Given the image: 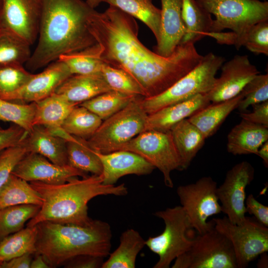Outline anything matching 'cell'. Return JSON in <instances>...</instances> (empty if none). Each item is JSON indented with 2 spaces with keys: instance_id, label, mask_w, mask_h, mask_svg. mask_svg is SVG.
I'll list each match as a JSON object with an SVG mask.
<instances>
[{
  "instance_id": "cell-4",
  "label": "cell",
  "mask_w": 268,
  "mask_h": 268,
  "mask_svg": "<svg viewBox=\"0 0 268 268\" xmlns=\"http://www.w3.org/2000/svg\"><path fill=\"white\" fill-rule=\"evenodd\" d=\"M36 226V253L42 255L51 268L64 266L80 255L104 258L110 254L112 231L106 222L92 219L80 225L45 221Z\"/></svg>"
},
{
  "instance_id": "cell-44",
  "label": "cell",
  "mask_w": 268,
  "mask_h": 268,
  "mask_svg": "<svg viewBox=\"0 0 268 268\" xmlns=\"http://www.w3.org/2000/svg\"><path fill=\"white\" fill-rule=\"evenodd\" d=\"M23 129L13 124L6 129L0 128V152L22 141L28 134Z\"/></svg>"
},
{
  "instance_id": "cell-15",
  "label": "cell",
  "mask_w": 268,
  "mask_h": 268,
  "mask_svg": "<svg viewBox=\"0 0 268 268\" xmlns=\"http://www.w3.org/2000/svg\"><path fill=\"white\" fill-rule=\"evenodd\" d=\"M220 76L216 78L212 89L207 93L212 103L231 99L241 93L246 85L260 71L247 55H235L224 63Z\"/></svg>"
},
{
  "instance_id": "cell-8",
  "label": "cell",
  "mask_w": 268,
  "mask_h": 268,
  "mask_svg": "<svg viewBox=\"0 0 268 268\" xmlns=\"http://www.w3.org/2000/svg\"><path fill=\"white\" fill-rule=\"evenodd\" d=\"M175 260L172 268H238L231 242L214 226L193 239L189 250Z\"/></svg>"
},
{
  "instance_id": "cell-16",
  "label": "cell",
  "mask_w": 268,
  "mask_h": 268,
  "mask_svg": "<svg viewBox=\"0 0 268 268\" xmlns=\"http://www.w3.org/2000/svg\"><path fill=\"white\" fill-rule=\"evenodd\" d=\"M71 75L67 65L58 59L42 72L33 74L20 88L2 99L23 103L38 102L55 93Z\"/></svg>"
},
{
  "instance_id": "cell-36",
  "label": "cell",
  "mask_w": 268,
  "mask_h": 268,
  "mask_svg": "<svg viewBox=\"0 0 268 268\" xmlns=\"http://www.w3.org/2000/svg\"><path fill=\"white\" fill-rule=\"evenodd\" d=\"M136 96L111 90L99 94L79 105L85 107L102 121L125 107Z\"/></svg>"
},
{
  "instance_id": "cell-39",
  "label": "cell",
  "mask_w": 268,
  "mask_h": 268,
  "mask_svg": "<svg viewBox=\"0 0 268 268\" xmlns=\"http://www.w3.org/2000/svg\"><path fill=\"white\" fill-rule=\"evenodd\" d=\"M32 74L20 63L0 64V98L18 90Z\"/></svg>"
},
{
  "instance_id": "cell-7",
  "label": "cell",
  "mask_w": 268,
  "mask_h": 268,
  "mask_svg": "<svg viewBox=\"0 0 268 268\" xmlns=\"http://www.w3.org/2000/svg\"><path fill=\"white\" fill-rule=\"evenodd\" d=\"M215 16L212 32L231 29L234 45L253 25L268 20V2L261 0H196Z\"/></svg>"
},
{
  "instance_id": "cell-20",
  "label": "cell",
  "mask_w": 268,
  "mask_h": 268,
  "mask_svg": "<svg viewBox=\"0 0 268 268\" xmlns=\"http://www.w3.org/2000/svg\"><path fill=\"white\" fill-rule=\"evenodd\" d=\"M209 104L210 102L206 93L198 94L185 101L164 107L148 115L145 130L170 131L176 124Z\"/></svg>"
},
{
  "instance_id": "cell-14",
  "label": "cell",
  "mask_w": 268,
  "mask_h": 268,
  "mask_svg": "<svg viewBox=\"0 0 268 268\" xmlns=\"http://www.w3.org/2000/svg\"><path fill=\"white\" fill-rule=\"evenodd\" d=\"M41 11V0H2L0 28L32 45L38 38Z\"/></svg>"
},
{
  "instance_id": "cell-35",
  "label": "cell",
  "mask_w": 268,
  "mask_h": 268,
  "mask_svg": "<svg viewBox=\"0 0 268 268\" xmlns=\"http://www.w3.org/2000/svg\"><path fill=\"white\" fill-rule=\"evenodd\" d=\"M41 206L24 204L0 209V240L23 228L25 223L34 217Z\"/></svg>"
},
{
  "instance_id": "cell-41",
  "label": "cell",
  "mask_w": 268,
  "mask_h": 268,
  "mask_svg": "<svg viewBox=\"0 0 268 268\" xmlns=\"http://www.w3.org/2000/svg\"><path fill=\"white\" fill-rule=\"evenodd\" d=\"M242 46L256 54L268 55V20L259 22L251 26L239 39L236 48Z\"/></svg>"
},
{
  "instance_id": "cell-3",
  "label": "cell",
  "mask_w": 268,
  "mask_h": 268,
  "mask_svg": "<svg viewBox=\"0 0 268 268\" xmlns=\"http://www.w3.org/2000/svg\"><path fill=\"white\" fill-rule=\"evenodd\" d=\"M77 177L59 184L29 182L43 201L39 211L29 220L26 226L33 227L45 221L86 225L92 220L88 215L87 204L91 200L98 196H122L128 193L125 184H104L102 174L88 176L81 179Z\"/></svg>"
},
{
  "instance_id": "cell-47",
  "label": "cell",
  "mask_w": 268,
  "mask_h": 268,
  "mask_svg": "<svg viewBox=\"0 0 268 268\" xmlns=\"http://www.w3.org/2000/svg\"><path fill=\"white\" fill-rule=\"evenodd\" d=\"M104 258L92 255H80L73 258L64 265L69 268H101Z\"/></svg>"
},
{
  "instance_id": "cell-2",
  "label": "cell",
  "mask_w": 268,
  "mask_h": 268,
  "mask_svg": "<svg viewBox=\"0 0 268 268\" xmlns=\"http://www.w3.org/2000/svg\"><path fill=\"white\" fill-rule=\"evenodd\" d=\"M38 42L25 63L35 70L63 55L83 50L96 44L87 26L95 9L82 0H41Z\"/></svg>"
},
{
  "instance_id": "cell-34",
  "label": "cell",
  "mask_w": 268,
  "mask_h": 268,
  "mask_svg": "<svg viewBox=\"0 0 268 268\" xmlns=\"http://www.w3.org/2000/svg\"><path fill=\"white\" fill-rule=\"evenodd\" d=\"M99 53L96 43L83 50L61 55L58 59L67 65L72 74H98L101 73L103 64Z\"/></svg>"
},
{
  "instance_id": "cell-5",
  "label": "cell",
  "mask_w": 268,
  "mask_h": 268,
  "mask_svg": "<svg viewBox=\"0 0 268 268\" xmlns=\"http://www.w3.org/2000/svg\"><path fill=\"white\" fill-rule=\"evenodd\" d=\"M136 96L125 107L102 121L87 142L94 151L108 153L120 150L137 135L145 131L148 116L142 100Z\"/></svg>"
},
{
  "instance_id": "cell-46",
  "label": "cell",
  "mask_w": 268,
  "mask_h": 268,
  "mask_svg": "<svg viewBox=\"0 0 268 268\" xmlns=\"http://www.w3.org/2000/svg\"><path fill=\"white\" fill-rule=\"evenodd\" d=\"M252 112H242V119L268 127V100L252 105Z\"/></svg>"
},
{
  "instance_id": "cell-18",
  "label": "cell",
  "mask_w": 268,
  "mask_h": 268,
  "mask_svg": "<svg viewBox=\"0 0 268 268\" xmlns=\"http://www.w3.org/2000/svg\"><path fill=\"white\" fill-rule=\"evenodd\" d=\"M102 165L103 183L114 185L118 180L128 175H146L155 167L148 161L134 152L117 150L108 153L94 151Z\"/></svg>"
},
{
  "instance_id": "cell-21",
  "label": "cell",
  "mask_w": 268,
  "mask_h": 268,
  "mask_svg": "<svg viewBox=\"0 0 268 268\" xmlns=\"http://www.w3.org/2000/svg\"><path fill=\"white\" fill-rule=\"evenodd\" d=\"M111 90L101 73L72 74L59 86L56 93L70 102L80 104Z\"/></svg>"
},
{
  "instance_id": "cell-19",
  "label": "cell",
  "mask_w": 268,
  "mask_h": 268,
  "mask_svg": "<svg viewBox=\"0 0 268 268\" xmlns=\"http://www.w3.org/2000/svg\"><path fill=\"white\" fill-rule=\"evenodd\" d=\"M160 35L154 52L163 57L171 55L180 44L186 29L181 14V0H161Z\"/></svg>"
},
{
  "instance_id": "cell-24",
  "label": "cell",
  "mask_w": 268,
  "mask_h": 268,
  "mask_svg": "<svg viewBox=\"0 0 268 268\" xmlns=\"http://www.w3.org/2000/svg\"><path fill=\"white\" fill-rule=\"evenodd\" d=\"M242 98L241 92L229 100L209 104L187 119L207 138L212 135L231 112L237 109Z\"/></svg>"
},
{
  "instance_id": "cell-12",
  "label": "cell",
  "mask_w": 268,
  "mask_h": 268,
  "mask_svg": "<svg viewBox=\"0 0 268 268\" xmlns=\"http://www.w3.org/2000/svg\"><path fill=\"white\" fill-rule=\"evenodd\" d=\"M214 227L231 242L238 268L249 263L268 251V228L247 217L240 225L232 223L226 216L212 219Z\"/></svg>"
},
{
  "instance_id": "cell-40",
  "label": "cell",
  "mask_w": 268,
  "mask_h": 268,
  "mask_svg": "<svg viewBox=\"0 0 268 268\" xmlns=\"http://www.w3.org/2000/svg\"><path fill=\"white\" fill-rule=\"evenodd\" d=\"M101 74L112 90L144 97V92L138 84L124 70L103 63Z\"/></svg>"
},
{
  "instance_id": "cell-17",
  "label": "cell",
  "mask_w": 268,
  "mask_h": 268,
  "mask_svg": "<svg viewBox=\"0 0 268 268\" xmlns=\"http://www.w3.org/2000/svg\"><path fill=\"white\" fill-rule=\"evenodd\" d=\"M12 174L28 182L48 184L64 183L75 177L88 175L69 165H60L35 153L28 152L19 161Z\"/></svg>"
},
{
  "instance_id": "cell-9",
  "label": "cell",
  "mask_w": 268,
  "mask_h": 268,
  "mask_svg": "<svg viewBox=\"0 0 268 268\" xmlns=\"http://www.w3.org/2000/svg\"><path fill=\"white\" fill-rule=\"evenodd\" d=\"M154 215L163 220L165 228L160 235L149 237L145 245L159 257L154 268H169L172 262L192 244L187 234L190 223L182 206L156 211Z\"/></svg>"
},
{
  "instance_id": "cell-48",
  "label": "cell",
  "mask_w": 268,
  "mask_h": 268,
  "mask_svg": "<svg viewBox=\"0 0 268 268\" xmlns=\"http://www.w3.org/2000/svg\"><path fill=\"white\" fill-rule=\"evenodd\" d=\"M33 255L27 253L14 258L0 265V268H29Z\"/></svg>"
},
{
  "instance_id": "cell-10",
  "label": "cell",
  "mask_w": 268,
  "mask_h": 268,
  "mask_svg": "<svg viewBox=\"0 0 268 268\" xmlns=\"http://www.w3.org/2000/svg\"><path fill=\"white\" fill-rule=\"evenodd\" d=\"M120 150L136 153L158 168L165 185L173 188L171 172L180 170V158L170 131L145 130L125 144Z\"/></svg>"
},
{
  "instance_id": "cell-28",
  "label": "cell",
  "mask_w": 268,
  "mask_h": 268,
  "mask_svg": "<svg viewBox=\"0 0 268 268\" xmlns=\"http://www.w3.org/2000/svg\"><path fill=\"white\" fill-rule=\"evenodd\" d=\"M145 245V240L136 230L130 228L120 237V244L103 262L102 268H134L136 257Z\"/></svg>"
},
{
  "instance_id": "cell-45",
  "label": "cell",
  "mask_w": 268,
  "mask_h": 268,
  "mask_svg": "<svg viewBox=\"0 0 268 268\" xmlns=\"http://www.w3.org/2000/svg\"><path fill=\"white\" fill-rule=\"evenodd\" d=\"M246 212L253 215L256 220L268 227V206L258 201L252 194L245 200Z\"/></svg>"
},
{
  "instance_id": "cell-25",
  "label": "cell",
  "mask_w": 268,
  "mask_h": 268,
  "mask_svg": "<svg viewBox=\"0 0 268 268\" xmlns=\"http://www.w3.org/2000/svg\"><path fill=\"white\" fill-rule=\"evenodd\" d=\"M35 103L36 109L33 127L43 126L49 130L61 128L64 121L71 110L79 105L68 101L56 92Z\"/></svg>"
},
{
  "instance_id": "cell-37",
  "label": "cell",
  "mask_w": 268,
  "mask_h": 268,
  "mask_svg": "<svg viewBox=\"0 0 268 268\" xmlns=\"http://www.w3.org/2000/svg\"><path fill=\"white\" fill-rule=\"evenodd\" d=\"M30 46L17 35L0 28V64L26 63L31 55Z\"/></svg>"
},
{
  "instance_id": "cell-22",
  "label": "cell",
  "mask_w": 268,
  "mask_h": 268,
  "mask_svg": "<svg viewBox=\"0 0 268 268\" xmlns=\"http://www.w3.org/2000/svg\"><path fill=\"white\" fill-rule=\"evenodd\" d=\"M24 142L28 152L39 154L58 165L68 164L67 141L47 128L34 126L25 137Z\"/></svg>"
},
{
  "instance_id": "cell-54",
  "label": "cell",
  "mask_w": 268,
  "mask_h": 268,
  "mask_svg": "<svg viewBox=\"0 0 268 268\" xmlns=\"http://www.w3.org/2000/svg\"></svg>"
},
{
  "instance_id": "cell-1",
  "label": "cell",
  "mask_w": 268,
  "mask_h": 268,
  "mask_svg": "<svg viewBox=\"0 0 268 268\" xmlns=\"http://www.w3.org/2000/svg\"><path fill=\"white\" fill-rule=\"evenodd\" d=\"M87 23L99 47L100 60L130 74L143 90L144 97L167 90L203 57L193 43L180 44L167 57L151 51L139 40L134 18L112 6L103 12L94 9Z\"/></svg>"
},
{
  "instance_id": "cell-32",
  "label": "cell",
  "mask_w": 268,
  "mask_h": 268,
  "mask_svg": "<svg viewBox=\"0 0 268 268\" xmlns=\"http://www.w3.org/2000/svg\"><path fill=\"white\" fill-rule=\"evenodd\" d=\"M67 152L68 165L87 174H102L101 161L87 140L74 136L67 141Z\"/></svg>"
},
{
  "instance_id": "cell-26",
  "label": "cell",
  "mask_w": 268,
  "mask_h": 268,
  "mask_svg": "<svg viewBox=\"0 0 268 268\" xmlns=\"http://www.w3.org/2000/svg\"><path fill=\"white\" fill-rule=\"evenodd\" d=\"M181 1V14L186 31L180 44H195L212 32L213 19L196 0Z\"/></svg>"
},
{
  "instance_id": "cell-43",
  "label": "cell",
  "mask_w": 268,
  "mask_h": 268,
  "mask_svg": "<svg viewBox=\"0 0 268 268\" xmlns=\"http://www.w3.org/2000/svg\"><path fill=\"white\" fill-rule=\"evenodd\" d=\"M24 139L20 143L0 152V189L7 181L17 164L28 153Z\"/></svg>"
},
{
  "instance_id": "cell-33",
  "label": "cell",
  "mask_w": 268,
  "mask_h": 268,
  "mask_svg": "<svg viewBox=\"0 0 268 268\" xmlns=\"http://www.w3.org/2000/svg\"><path fill=\"white\" fill-rule=\"evenodd\" d=\"M102 121L96 114L78 105L68 115L61 128L70 135L88 140L95 133Z\"/></svg>"
},
{
  "instance_id": "cell-51",
  "label": "cell",
  "mask_w": 268,
  "mask_h": 268,
  "mask_svg": "<svg viewBox=\"0 0 268 268\" xmlns=\"http://www.w3.org/2000/svg\"><path fill=\"white\" fill-rule=\"evenodd\" d=\"M261 258L259 260L257 265L258 268H268V255L267 252L262 253L260 255Z\"/></svg>"
},
{
  "instance_id": "cell-53",
  "label": "cell",
  "mask_w": 268,
  "mask_h": 268,
  "mask_svg": "<svg viewBox=\"0 0 268 268\" xmlns=\"http://www.w3.org/2000/svg\"><path fill=\"white\" fill-rule=\"evenodd\" d=\"M2 0H0V11L1 7Z\"/></svg>"
},
{
  "instance_id": "cell-55",
  "label": "cell",
  "mask_w": 268,
  "mask_h": 268,
  "mask_svg": "<svg viewBox=\"0 0 268 268\" xmlns=\"http://www.w3.org/2000/svg\"></svg>"
},
{
  "instance_id": "cell-23",
  "label": "cell",
  "mask_w": 268,
  "mask_h": 268,
  "mask_svg": "<svg viewBox=\"0 0 268 268\" xmlns=\"http://www.w3.org/2000/svg\"><path fill=\"white\" fill-rule=\"evenodd\" d=\"M268 140V127L242 119L227 135V151L235 155L256 154Z\"/></svg>"
},
{
  "instance_id": "cell-13",
  "label": "cell",
  "mask_w": 268,
  "mask_h": 268,
  "mask_svg": "<svg viewBox=\"0 0 268 268\" xmlns=\"http://www.w3.org/2000/svg\"><path fill=\"white\" fill-rule=\"evenodd\" d=\"M254 172L249 162L242 161L227 171L223 183L217 187L222 212L232 223L240 225L246 219V188L253 180Z\"/></svg>"
},
{
  "instance_id": "cell-38",
  "label": "cell",
  "mask_w": 268,
  "mask_h": 268,
  "mask_svg": "<svg viewBox=\"0 0 268 268\" xmlns=\"http://www.w3.org/2000/svg\"><path fill=\"white\" fill-rule=\"evenodd\" d=\"M35 102L23 103L0 98V121L11 122L29 133L33 128Z\"/></svg>"
},
{
  "instance_id": "cell-50",
  "label": "cell",
  "mask_w": 268,
  "mask_h": 268,
  "mask_svg": "<svg viewBox=\"0 0 268 268\" xmlns=\"http://www.w3.org/2000/svg\"><path fill=\"white\" fill-rule=\"evenodd\" d=\"M256 155L263 160L266 167L268 166V140L265 141L258 149Z\"/></svg>"
},
{
  "instance_id": "cell-31",
  "label": "cell",
  "mask_w": 268,
  "mask_h": 268,
  "mask_svg": "<svg viewBox=\"0 0 268 268\" xmlns=\"http://www.w3.org/2000/svg\"><path fill=\"white\" fill-rule=\"evenodd\" d=\"M37 233L36 225L26 226L0 240V265L27 253L35 254Z\"/></svg>"
},
{
  "instance_id": "cell-30",
  "label": "cell",
  "mask_w": 268,
  "mask_h": 268,
  "mask_svg": "<svg viewBox=\"0 0 268 268\" xmlns=\"http://www.w3.org/2000/svg\"><path fill=\"white\" fill-rule=\"evenodd\" d=\"M43 200L28 182L11 174L0 189V209L19 204L41 205Z\"/></svg>"
},
{
  "instance_id": "cell-49",
  "label": "cell",
  "mask_w": 268,
  "mask_h": 268,
  "mask_svg": "<svg viewBox=\"0 0 268 268\" xmlns=\"http://www.w3.org/2000/svg\"><path fill=\"white\" fill-rule=\"evenodd\" d=\"M51 268L44 258L40 254L36 253L35 257L31 262L30 268Z\"/></svg>"
},
{
  "instance_id": "cell-27",
  "label": "cell",
  "mask_w": 268,
  "mask_h": 268,
  "mask_svg": "<svg viewBox=\"0 0 268 268\" xmlns=\"http://www.w3.org/2000/svg\"><path fill=\"white\" fill-rule=\"evenodd\" d=\"M170 131L180 158V170H185L203 146L206 138L188 119L176 124Z\"/></svg>"
},
{
  "instance_id": "cell-29",
  "label": "cell",
  "mask_w": 268,
  "mask_h": 268,
  "mask_svg": "<svg viewBox=\"0 0 268 268\" xmlns=\"http://www.w3.org/2000/svg\"><path fill=\"white\" fill-rule=\"evenodd\" d=\"M104 2L143 22L151 31L156 42H158L161 9L155 6L152 0H104Z\"/></svg>"
},
{
  "instance_id": "cell-11",
  "label": "cell",
  "mask_w": 268,
  "mask_h": 268,
  "mask_svg": "<svg viewBox=\"0 0 268 268\" xmlns=\"http://www.w3.org/2000/svg\"><path fill=\"white\" fill-rule=\"evenodd\" d=\"M217 184L210 177H203L194 183L180 186L177 193L190 223L199 234L214 226L208 217L222 212L217 198Z\"/></svg>"
},
{
  "instance_id": "cell-6",
  "label": "cell",
  "mask_w": 268,
  "mask_h": 268,
  "mask_svg": "<svg viewBox=\"0 0 268 268\" xmlns=\"http://www.w3.org/2000/svg\"><path fill=\"white\" fill-rule=\"evenodd\" d=\"M225 59L209 53L193 69L163 93L143 97L142 104L148 115L166 106L182 102L200 94H206L213 88L217 71Z\"/></svg>"
},
{
  "instance_id": "cell-42",
  "label": "cell",
  "mask_w": 268,
  "mask_h": 268,
  "mask_svg": "<svg viewBox=\"0 0 268 268\" xmlns=\"http://www.w3.org/2000/svg\"><path fill=\"white\" fill-rule=\"evenodd\" d=\"M241 92L243 98L237 109L241 112L250 106L268 100V74L256 75Z\"/></svg>"
},
{
  "instance_id": "cell-52",
  "label": "cell",
  "mask_w": 268,
  "mask_h": 268,
  "mask_svg": "<svg viewBox=\"0 0 268 268\" xmlns=\"http://www.w3.org/2000/svg\"><path fill=\"white\" fill-rule=\"evenodd\" d=\"M104 1V0H86L85 1L90 7L95 9Z\"/></svg>"
}]
</instances>
